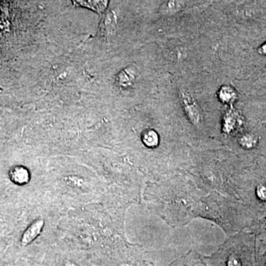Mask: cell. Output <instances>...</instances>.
<instances>
[{
  "label": "cell",
  "mask_w": 266,
  "mask_h": 266,
  "mask_svg": "<svg viewBox=\"0 0 266 266\" xmlns=\"http://www.w3.org/2000/svg\"><path fill=\"white\" fill-rule=\"evenodd\" d=\"M186 0H166L162 6V12L166 16L178 13L184 8Z\"/></svg>",
  "instance_id": "obj_4"
},
{
  "label": "cell",
  "mask_w": 266,
  "mask_h": 266,
  "mask_svg": "<svg viewBox=\"0 0 266 266\" xmlns=\"http://www.w3.org/2000/svg\"><path fill=\"white\" fill-rule=\"evenodd\" d=\"M65 266H79L76 265V264H73V263L68 262V263H67L66 264H65Z\"/></svg>",
  "instance_id": "obj_9"
},
{
  "label": "cell",
  "mask_w": 266,
  "mask_h": 266,
  "mask_svg": "<svg viewBox=\"0 0 266 266\" xmlns=\"http://www.w3.org/2000/svg\"><path fill=\"white\" fill-rule=\"evenodd\" d=\"M237 94L235 90L230 87L224 86L220 90L218 98L223 103L232 104L236 99Z\"/></svg>",
  "instance_id": "obj_6"
},
{
  "label": "cell",
  "mask_w": 266,
  "mask_h": 266,
  "mask_svg": "<svg viewBox=\"0 0 266 266\" xmlns=\"http://www.w3.org/2000/svg\"><path fill=\"white\" fill-rule=\"evenodd\" d=\"M260 52H261V53H263V54L266 55V43L264 44V45H263L262 47H261V50H260Z\"/></svg>",
  "instance_id": "obj_8"
},
{
  "label": "cell",
  "mask_w": 266,
  "mask_h": 266,
  "mask_svg": "<svg viewBox=\"0 0 266 266\" xmlns=\"http://www.w3.org/2000/svg\"><path fill=\"white\" fill-rule=\"evenodd\" d=\"M179 99L183 111L189 119L195 125H198L201 121L202 116L201 110L197 101L190 93L183 90H180L179 93Z\"/></svg>",
  "instance_id": "obj_1"
},
{
  "label": "cell",
  "mask_w": 266,
  "mask_h": 266,
  "mask_svg": "<svg viewBox=\"0 0 266 266\" xmlns=\"http://www.w3.org/2000/svg\"><path fill=\"white\" fill-rule=\"evenodd\" d=\"M44 222L43 220L39 219L32 223L23 233L21 238V244L23 246H27L31 244L42 232L43 229Z\"/></svg>",
  "instance_id": "obj_2"
},
{
  "label": "cell",
  "mask_w": 266,
  "mask_h": 266,
  "mask_svg": "<svg viewBox=\"0 0 266 266\" xmlns=\"http://www.w3.org/2000/svg\"><path fill=\"white\" fill-rule=\"evenodd\" d=\"M143 142L146 146L149 147H154L157 145L158 143V137H157V133L155 131H146L143 133V136H142Z\"/></svg>",
  "instance_id": "obj_7"
},
{
  "label": "cell",
  "mask_w": 266,
  "mask_h": 266,
  "mask_svg": "<svg viewBox=\"0 0 266 266\" xmlns=\"http://www.w3.org/2000/svg\"><path fill=\"white\" fill-rule=\"evenodd\" d=\"M76 4L89 7L98 12H102L108 5V0H73Z\"/></svg>",
  "instance_id": "obj_5"
},
{
  "label": "cell",
  "mask_w": 266,
  "mask_h": 266,
  "mask_svg": "<svg viewBox=\"0 0 266 266\" xmlns=\"http://www.w3.org/2000/svg\"><path fill=\"white\" fill-rule=\"evenodd\" d=\"M10 180L18 185H24L30 181V172L22 166H15L10 170Z\"/></svg>",
  "instance_id": "obj_3"
}]
</instances>
